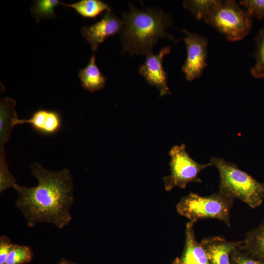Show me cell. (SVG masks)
Listing matches in <instances>:
<instances>
[{
  "mask_svg": "<svg viewBox=\"0 0 264 264\" xmlns=\"http://www.w3.org/2000/svg\"><path fill=\"white\" fill-rule=\"evenodd\" d=\"M28 124L37 132L45 135H52L62 128V120L60 114L53 110L39 109L34 111L27 119L17 118L14 125Z\"/></svg>",
  "mask_w": 264,
  "mask_h": 264,
  "instance_id": "10",
  "label": "cell"
},
{
  "mask_svg": "<svg viewBox=\"0 0 264 264\" xmlns=\"http://www.w3.org/2000/svg\"><path fill=\"white\" fill-rule=\"evenodd\" d=\"M60 4L73 8L85 18L95 19L104 12H111L109 5L100 0H81L69 4L60 2Z\"/></svg>",
  "mask_w": 264,
  "mask_h": 264,
  "instance_id": "15",
  "label": "cell"
},
{
  "mask_svg": "<svg viewBox=\"0 0 264 264\" xmlns=\"http://www.w3.org/2000/svg\"><path fill=\"white\" fill-rule=\"evenodd\" d=\"M31 169L38 184L29 188L14 185L13 188L18 195L16 207L29 227L44 222L62 229L72 220L70 209L74 196L70 171H52L38 163L32 164Z\"/></svg>",
  "mask_w": 264,
  "mask_h": 264,
  "instance_id": "1",
  "label": "cell"
},
{
  "mask_svg": "<svg viewBox=\"0 0 264 264\" xmlns=\"http://www.w3.org/2000/svg\"><path fill=\"white\" fill-rule=\"evenodd\" d=\"M78 76L83 88L90 92H95L105 87L106 78L97 66L94 53L87 66L79 70Z\"/></svg>",
  "mask_w": 264,
  "mask_h": 264,
  "instance_id": "14",
  "label": "cell"
},
{
  "mask_svg": "<svg viewBox=\"0 0 264 264\" xmlns=\"http://www.w3.org/2000/svg\"><path fill=\"white\" fill-rule=\"evenodd\" d=\"M223 34L227 40H241L250 31L252 17L242 10L235 0L221 2L211 17L208 23Z\"/></svg>",
  "mask_w": 264,
  "mask_h": 264,
  "instance_id": "5",
  "label": "cell"
},
{
  "mask_svg": "<svg viewBox=\"0 0 264 264\" xmlns=\"http://www.w3.org/2000/svg\"><path fill=\"white\" fill-rule=\"evenodd\" d=\"M242 244L252 253L264 261V220L258 226L246 233Z\"/></svg>",
  "mask_w": 264,
  "mask_h": 264,
  "instance_id": "17",
  "label": "cell"
},
{
  "mask_svg": "<svg viewBox=\"0 0 264 264\" xmlns=\"http://www.w3.org/2000/svg\"><path fill=\"white\" fill-rule=\"evenodd\" d=\"M231 264H264V261L246 249L242 243L230 254Z\"/></svg>",
  "mask_w": 264,
  "mask_h": 264,
  "instance_id": "21",
  "label": "cell"
},
{
  "mask_svg": "<svg viewBox=\"0 0 264 264\" xmlns=\"http://www.w3.org/2000/svg\"><path fill=\"white\" fill-rule=\"evenodd\" d=\"M13 243L5 235L0 237V264H5Z\"/></svg>",
  "mask_w": 264,
  "mask_h": 264,
  "instance_id": "24",
  "label": "cell"
},
{
  "mask_svg": "<svg viewBox=\"0 0 264 264\" xmlns=\"http://www.w3.org/2000/svg\"><path fill=\"white\" fill-rule=\"evenodd\" d=\"M170 175L163 177L165 189L172 190L174 187L185 188L191 182L200 183L199 173L206 168L212 166L210 163L200 164L192 158L184 144L173 146L169 152Z\"/></svg>",
  "mask_w": 264,
  "mask_h": 264,
  "instance_id": "6",
  "label": "cell"
},
{
  "mask_svg": "<svg viewBox=\"0 0 264 264\" xmlns=\"http://www.w3.org/2000/svg\"><path fill=\"white\" fill-rule=\"evenodd\" d=\"M171 47L169 46L162 48L159 52L154 54L151 52L146 55L144 63L140 66L139 72L146 79L148 83L155 86L160 92V96L170 94L167 85V73L163 67L164 56L169 54Z\"/></svg>",
  "mask_w": 264,
  "mask_h": 264,
  "instance_id": "8",
  "label": "cell"
},
{
  "mask_svg": "<svg viewBox=\"0 0 264 264\" xmlns=\"http://www.w3.org/2000/svg\"><path fill=\"white\" fill-rule=\"evenodd\" d=\"M194 223L191 221L186 223L183 252L180 257L174 259L172 264H210L205 250L196 240Z\"/></svg>",
  "mask_w": 264,
  "mask_h": 264,
  "instance_id": "11",
  "label": "cell"
},
{
  "mask_svg": "<svg viewBox=\"0 0 264 264\" xmlns=\"http://www.w3.org/2000/svg\"><path fill=\"white\" fill-rule=\"evenodd\" d=\"M16 180L10 172L4 150L0 151V193L8 188H13Z\"/></svg>",
  "mask_w": 264,
  "mask_h": 264,
  "instance_id": "22",
  "label": "cell"
},
{
  "mask_svg": "<svg viewBox=\"0 0 264 264\" xmlns=\"http://www.w3.org/2000/svg\"><path fill=\"white\" fill-rule=\"evenodd\" d=\"M57 264H79L77 263L71 262L66 258H62L57 263Z\"/></svg>",
  "mask_w": 264,
  "mask_h": 264,
  "instance_id": "25",
  "label": "cell"
},
{
  "mask_svg": "<svg viewBox=\"0 0 264 264\" xmlns=\"http://www.w3.org/2000/svg\"><path fill=\"white\" fill-rule=\"evenodd\" d=\"M247 13L251 17L257 16L259 19L264 18V0H245L240 1Z\"/></svg>",
  "mask_w": 264,
  "mask_h": 264,
  "instance_id": "23",
  "label": "cell"
},
{
  "mask_svg": "<svg viewBox=\"0 0 264 264\" xmlns=\"http://www.w3.org/2000/svg\"><path fill=\"white\" fill-rule=\"evenodd\" d=\"M187 36L183 38L187 48L186 60L182 70L186 80L191 81L199 77L207 66L208 41L197 33L182 29Z\"/></svg>",
  "mask_w": 264,
  "mask_h": 264,
  "instance_id": "7",
  "label": "cell"
},
{
  "mask_svg": "<svg viewBox=\"0 0 264 264\" xmlns=\"http://www.w3.org/2000/svg\"><path fill=\"white\" fill-rule=\"evenodd\" d=\"M16 106V101L10 97H5L0 100V150H4L15 126V121L18 118Z\"/></svg>",
  "mask_w": 264,
  "mask_h": 264,
  "instance_id": "13",
  "label": "cell"
},
{
  "mask_svg": "<svg viewBox=\"0 0 264 264\" xmlns=\"http://www.w3.org/2000/svg\"><path fill=\"white\" fill-rule=\"evenodd\" d=\"M122 27V20L111 12H107L99 21L90 26L82 27L81 33L90 44L91 50L94 52L107 39L121 33Z\"/></svg>",
  "mask_w": 264,
  "mask_h": 264,
  "instance_id": "9",
  "label": "cell"
},
{
  "mask_svg": "<svg viewBox=\"0 0 264 264\" xmlns=\"http://www.w3.org/2000/svg\"><path fill=\"white\" fill-rule=\"evenodd\" d=\"M220 175L219 193L233 199L237 198L254 209L264 200V183L240 169L235 164L216 157L209 162Z\"/></svg>",
  "mask_w": 264,
  "mask_h": 264,
  "instance_id": "3",
  "label": "cell"
},
{
  "mask_svg": "<svg viewBox=\"0 0 264 264\" xmlns=\"http://www.w3.org/2000/svg\"><path fill=\"white\" fill-rule=\"evenodd\" d=\"M31 247L28 245L12 243L5 264H26L33 257Z\"/></svg>",
  "mask_w": 264,
  "mask_h": 264,
  "instance_id": "19",
  "label": "cell"
},
{
  "mask_svg": "<svg viewBox=\"0 0 264 264\" xmlns=\"http://www.w3.org/2000/svg\"><path fill=\"white\" fill-rule=\"evenodd\" d=\"M257 49L254 55L256 64L251 69V73L257 78H264V27L255 38Z\"/></svg>",
  "mask_w": 264,
  "mask_h": 264,
  "instance_id": "20",
  "label": "cell"
},
{
  "mask_svg": "<svg viewBox=\"0 0 264 264\" xmlns=\"http://www.w3.org/2000/svg\"><path fill=\"white\" fill-rule=\"evenodd\" d=\"M234 199L220 193L201 196L190 193L176 205L178 213L194 223L200 219H214L231 227L230 212Z\"/></svg>",
  "mask_w": 264,
  "mask_h": 264,
  "instance_id": "4",
  "label": "cell"
},
{
  "mask_svg": "<svg viewBox=\"0 0 264 264\" xmlns=\"http://www.w3.org/2000/svg\"><path fill=\"white\" fill-rule=\"evenodd\" d=\"M221 2L222 1L217 0H187L184 1L183 5L197 19H203L208 24L212 14Z\"/></svg>",
  "mask_w": 264,
  "mask_h": 264,
  "instance_id": "16",
  "label": "cell"
},
{
  "mask_svg": "<svg viewBox=\"0 0 264 264\" xmlns=\"http://www.w3.org/2000/svg\"><path fill=\"white\" fill-rule=\"evenodd\" d=\"M242 241H228L220 236L202 239L200 243L205 250L210 264H231L230 254Z\"/></svg>",
  "mask_w": 264,
  "mask_h": 264,
  "instance_id": "12",
  "label": "cell"
},
{
  "mask_svg": "<svg viewBox=\"0 0 264 264\" xmlns=\"http://www.w3.org/2000/svg\"><path fill=\"white\" fill-rule=\"evenodd\" d=\"M130 7L129 11L122 14L123 52L146 55L153 52L154 46L160 38L174 39L166 31L172 25L168 15L158 9H139L132 4Z\"/></svg>",
  "mask_w": 264,
  "mask_h": 264,
  "instance_id": "2",
  "label": "cell"
},
{
  "mask_svg": "<svg viewBox=\"0 0 264 264\" xmlns=\"http://www.w3.org/2000/svg\"><path fill=\"white\" fill-rule=\"evenodd\" d=\"M60 3L58 0H34L30 12L39 23L42 20L55 17L56 16L55 8Z\"/></svg>",
  "mask_w": 264,
  "mask_h": 264,
  "instance_id": "18",
  "label": "cell"
}]
</instances>
